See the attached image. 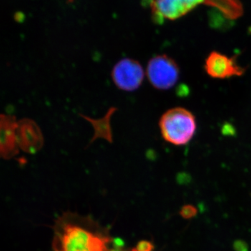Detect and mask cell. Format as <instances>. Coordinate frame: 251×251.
<instances>
[{
    "mask_svg": "<svg viewBox=\"0 0 251 251\" xmlns=\"http://www.w3.org/2000/svg\"><path fill=\"white\" fill-rule=\"evenodd\" d=\"M146 73L151 85L160 90H170L174 87L180 75L179 66L167 55H158L150 59Z\"/></svg>",
    "mask_w": 251,
    "mask_h": 251,
    "instance_id": "cell-4",
    "label": "cell"
},
{
    "mask_svg": "<svg viewBox=\"0 0 251 251\" xmlns=\"http://www.w3.org/2000/svg\"><path fill=\"white\" fill-rule=\"evenodd\" d=\"M153 14L157 19L175 20L187 14L198 5L211 4L219 6L229 16H239L241 6L238 0H151Z\"/></svg>",
    "mask_w": 251,
    "mask_h": 251,
    "instance_id": "cell-3",
    "label": "cell"
},
{
    "mask_svg": "<svg viewBox=\"0 0 251 251\" xmlns=\"http://www.w3.org/2000/svg\"><path fill=\"white\" fill-rule=\"evenodd\" d=\"M109 251H122L121 249H118V248H116V249H112V250H109ZM129 251H138L136 250V249H132V250H130Z\"/></svg>",
    "mask_w": 251,
    "mask_h": 251,
    "instance_id": "cell-10",
    "label": "cell"
},
{
    "mask_svg": "<svg viewBox=\"0 0 251 251\" xmlns=\"http://www.w3.org/2000/svg\"><path fill=\"white\" fill-rule=\"evenodd\" d=\"M159 128L166 142L175 146H183L192 140L197 129V122L192 112L176 107L162 115Z\"/></svg>",
    "mask_w": 251,
    "mask_h": 251,
    "instance_id": "cell-2",
    "label": "cell"
},
{
    "mask_svg": "<svg viewBox=\"0 0 251 251\" xmlns=\"http://www.w3.org/2000/svg\"><path fill=\"white\" fill-rule=\"evenodd\" d=\"M112 77L119 89L132 92L138 90L143 83L145 72L138 61L125 58L115 64L112 69Z\"/></svg>",
    "mask_w": 251,
    "mask_h": 251,
    "instance_id": "cell-5",
    "label": "cell"
},
{
    "mask_svg": "<svg viewBox=\"0 0 251 251\" xmlns=\"http://www.w3.org/2000/svg\"><path fill=\"white\" fill-rule=\"evenodd\" d=\"M198 210L194 206L187 204L182 206L180 210V215L185 219H191L197 214Z\"/></svg>",
    "mask_w": 251,
    "mask_h": 251,
    "instance_id": "cell-7",
    "label": "cell"
},
{
    "mask_svg": "<svg viewBox=\"0 0 251 251\" xmlns=\"http://www.w3.org/2000/svg\"><path fill=\"white\" fill-rule=\"evenodd\" d=\"M234 249L235 251H248L249 247L244 241L238 240L234 243Z\"/></svg>",
    "mask_w": 251,
    "mask_h": 251,
    "instance_id": "cell-9",
    "label": "cell"
},
{
    "mask_svg": "<svg viewBox=\"0 0 251 251\" xmlns=\"http://www.w3.org/2000/svg\"><path fill=\"white\" fill-rule=\"evenodd\" d=\"M138 251H153V246L151 242L148 241H142L138 243V246L135 247Z\"/></svg>",
    "mask_w": 251,
    "mask_h": 251,
    "instance_id": "cell-8",
    "label": "cell"
},
{
    "mask_svg": "<svg viewBox=\"0 0 251 251\" xmlns=\"http://www.w3.org/2000/svg\"><path fill=\"white\" fill-rule=\"evenodd\" d=\"M110 241L92 224L67 215L56 224L52 245L54 251H109Z\"/></svg>",
    "mask_w": 251,
    "mask_h": 251,
    "instance_id": "cell-1",
    "label": "cell"
},
{
    "mask_svg": "<svg viewBox=\"0 0 251 251\" xmlns=\"http://www.w3.org/2000/svg\"><path fill=\"white\" fill-rule=\"evenodd\" d=\"M204 69L212 78L222 80L242 76L246 72L245 68L238 64L235 57H229L215 51L211 52L206 58Z\"/></svg>",
    "mask_w": 251,
    "mask_h": 251,
    "instance_id": "cell-6",
    "label": "cell"
}]
</instances>
